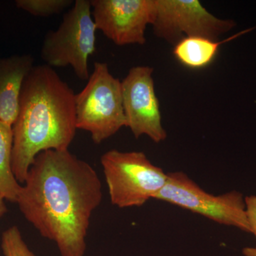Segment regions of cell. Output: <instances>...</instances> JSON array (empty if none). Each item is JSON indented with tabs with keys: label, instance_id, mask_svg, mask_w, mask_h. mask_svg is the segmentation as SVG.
<instances>
[{
	"label": "cell",
	"instance_id": "obj_13",
	"mask_svg": "<svg viewBox=\"0 0 256 256\" xmlns=\"http://www.w3.org/2000/svg\"><path fill=\"white\" fill-rule=\"evenodd\" d=\"M74 4L72 0H16L18 9L36 16L47 18L60 12Z\"/></svg>",
	"mask_w": 256,
	"mask_h": 256
},
{
	"label": "cell",
	"instance_id": "obj_5",
	"mask_svg": "<svg viewBox=\"0 0 256 256\" xmlns=\"http://www.w3.org/2000/svg\"><path fill=\"white\" fill-rule=\"evenodd\" d=\"M89 0H76L64 15L55 31H50L42 44L41 56L50 67H72L82 80H88L89 57L96 52V28Z\"/></svg>",
	"mask_w": 256,
	"mask_h": 256
},
{
	"label": "cell",
	"instance_id": "obj_17",
	"mask_svg": "<svg viewBox=\"0 0 256 256\" xmlns=\"http://www.w3.org/2000/svg\"><path fill=\"white\" fill-rule=\"evenodd\" d=\"M8 212V207L5 204L4 200L2 197L0 196V218L6 214Z\"/></svg>",
	"mask_w": 256,
	"mask_h": 256
},
{
	"label": "cell",
	"instance_id": "obj_15",
	"mask_svg": "<svg viewBox=\"0 0 256 256\" xmlns=\"http://www.w3.org/2000/svg\"><path fill=\"white\" fill-rule=\"evenodd\" d=\"M245 203L250 234L254 236L256 240V196L250 195L246 196Z\"/></svg>",
	"mask_w": 256,
	"mask_h": 256
},
{
	"label": "cell",
	"instance_id": "obj_14",
	"mask_svg": "<svg viewBox=\"0 0 256 256\" xmlns=\"http://www.w3.org/2000/svg\"><path fill=\"white\" fill-rule=\"evenodd\" d=\"M1 246L4 256H36L28 248L16 226L3 232Z\"/></svg>",
	"mask_w": 256,
	"mask_h": 256
},
{
	"label": "cell",
	"instance_id": "obj_10",
	"mask_svg": "<svg viewBox=\"0 0 256 256\" xmlns=\"http://www.w3.org/2000/svg\"><path fill=\"white\" fill-rule=\"evenodd\" d=\"M30 54L0 58V121L13 126L18 114L20 96L25 78L34 65Z\"/></svg>",
	"mask_w": 256,
	"mask_h": 256
},
{
	"label": "cell",
	"instance_id": "obj_1",
	"mask_svg": "<svg viewBox=\"0 0 256 256\" xmlns=\"http://www.w3.org/2000/svg\"><path fill=\"white\" fill-rule=\"evenodd\" d=\"M102 200L96 170L68 150L42 152L18 194V208L62 256H84L92 212Z\"/></svg>",
	"mask_w": 256,
	"mask_h": 256
},
{
	"label": "cell",
	"instance_id": "obj_8",
	"mask_svg": "<svg viewBox=\"0 0 256 256\" xmlns=\"http://www.w3.org/2000/svg\"><path fill=\"white\" fill-rule=\"evenodd\" d=\"M152 73L153 68L146 66H138L129 70L121 82L122 105L126 127L134 138L146 136L160 143L166 139L168 134L162 124Z\"/></svg>",
	"mask_w": 256,
	"mask_h": 256
},
{
	"label": "cell",
	"instance_id": "obj_16",
	"mask_svg": "<svg viewBox=\"0 0 256 256\" xmlns=\"http://www.w3.org/2000/svg\"><path fill=\"white\" fill-rule=\"evenodd\" d=\"M244 256H256V247H245L242 250Z\"/></svg>",
	"mask_w": 256,
	"mask_h": 256
},
{
	"label": "cell",
	"instance_id": "obj_6",
	"mask_svg": "<svg viewBox=\"0 0 256 256\" xmlns=\"http://www.w3.org/2000/svg\"><path fill=\"white\" fill-rule=\"evenodd\" d=\"M154 200L171 204L203 216L222 225L250 234L245 197L242 192L208 193L183 172L168 173V180Z\"/></svg>",
	"mask_w": 256,
	"mask_h": 256
},
{
	"label": "cell",
	"instance_id": "obj_3",
	"mask_svg": "<svg viewBox=\"0 0 256 256\" xmlns=\"http://www.w3.org/2000/svg\"><path fill=\"white\" fill-rule=\"evenodd\" d=\"M75 104L77 129L90 132L95 144H100L126 127L122 84L106 63L94 64L86 85L76 94Z\"/></svg>",
	"mask_w": 256,
	"mask_h": 256
},
{
	"label": "cell",
	"instance_id": "obj_7",
	"mask_svg": "<svg viewBox=\"0 0 256 256\" xmlns=\"http://www.w3.org/2000/svg\"><path fill=\"white\" fill-rule=\"evenodd\" d=\"M154 34L170 43L186 36L217 40L235 28L232 20H220L204 8L198 0H156Z\"/></svg>",
	"mask_w": 256,
	"mask_h": 256
},
{
	"label": "cell",
	"instance_id": "obj_9",
	"mask_svg": "<svg viewBox=\"0 0 256 256\" xmlns=\"http://www.w3.org/2000/svg\"><path fill=\"white\" fill-rule=\"evenodd\" d=\"M97 30L118 45L146 43V30L154 21L156 0H92Z\"/></svg>",
	"mask_w": 256,
	"mask_h": 256
},
{
	"label": "cell",
	"instance_id": "obj_11",
	"mask_svg": "<svg viewBox=\"0 0 256 256\" xmlns=\"http://www.w3.org/2000/svg\"><path fill=\"white\" fill-rule=\"evenodd\" d=\"M254 28L244 30L223 41L203 36L184 37L175 44L173 54L184 66L192 69L204 68L215 60L222 44L252 31Z\"/></svg>",
	"mask_w": 256,
	"mask_h": 256
},
{
	"label": "cell",
	"instance_id": "obj_2",
	"mask_svg": "<svg viewBox=\"0 0 256 256\" xmlns=\"http://www.w3.org/2000/svg\"><path fill=\"white\" fill-rule=\"evenodd\" d=\"M76 94L48 65L34 66L24 82L20 109L12 126V166L24 184L42 152L68 150L76 132Z\"/></svg>",
	"mask_w": 256,
	"mask_h": 256
},
{
	"label": "cell",
	"instance_id": "obj_4",
	"mask_svg": "<svg viewBox=\"0 0 256 256\" xmlns=\"http://www.w3.org/2000/svg\"><path fill=\"white\" fill-rule=\"evenodd\" d=\"M111 203L120 208L142 206L164 186L168 173L142 152L111 150L100 158Z\"/></svg>",
	"mask_w": 256,
	"mask_h": 256
},
{
	"label": "cell",
	"instance_id": "obj_12",
	"mask_svg": "<svg viewBox=\"0 0 256 256\" xmlns=\"http://www.w3.org/2000/svg\"><path fill=\"white\" fill-rule=\"evenodd\" d=\"M13 140L12 126L0 121V196L16 204L22 185L15 178L12 166Z\"/></svg>",
	"mask_w": 256,
	"mask_h": 256
}]
</instances>
